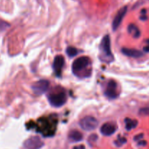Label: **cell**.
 <instances>
[{
  "mask_svg": "<svg viewBox=\"0 0 149 149\" xmlns=\"http://www.w3.org/2000/svg\"><path fill=\"white\" fill-rule=\"evenodd\" d=\"M58 121L54 116L41 118L35 125V129L45 137L53 136L56 131Z\"/></svg>",
  "mask_w": 149,
  "mask_h": 149,
  "instance_id": "obj_1",
  "label": "cell"
},
{
  "mask_svg": "<svg viewBox=\"0 0 149 149\" xmlns=\"http://www.w3.org/2000/svg\"><path fill=\"white\" fill-rule=\"evenodd\" d=\"M100 53L103 61L110 63L113 61V56L111 48V39L109 35H106L103 38L101 45H100Z\"/></svg>",
  "mask_w": 149,
  "mask_h": 149,
  "instance_id": "obj_2",
  "label": "cell"
},
{
  "mask_svg": "<svg viewBox=\"0 0 149 149\" xmlns=\"http://www.w3.org/2000/svg\"><path fill=\"white\" fill-rule=\"evenodd\" d=\"M90 65V59L88 57L82 56L78 58L73 62L72 71L74 74H79L84 70H86Z\"/></svg>",
  "mask_w": 149,
  "mask_h": 149,
  "instance_id": "obj_3",
  "label": "cell"
},
{
  "mask_svg": "<svg viewBox=\"0 0 149 149\" xmlns=\"http://www.w3.org/2000/svg\"><path fill=\"white\" fill-rule=\"evenodd\" d=\"M47 98L51 106L54 107H61L66 102L67 96L64 92H59L49 94L47 96Z\"/></svg>",
  "mask_w": 149,
  "mask_h": 149,
  "instance_id": "obj_4",
  "label": "cell"
},
{
  "mask_svg": "<svg viewBox=\"0 0 149 149\" xmlns=\"http://www.w3.org/2000/svg\"><path fill=\"white\" fill-rule=\"evenodd\" d=\"M80 127L85 131H92L96 129L98 125V122L93 116H87L80 120Z\"/></svg>",
  "mask_w": 149,
  "mask_h": 149,
  "instance_id": "obj_5",
  "label": "cell"
},
{
  "mask_svg": "<svg viewBox=\"0 0 149 149\" xmlns=\"http://www.w3.org/2000/svg\"><path fill=\"white\" fill-rule=\"evenodd\" d=\"M49 87V82L47 80L41 79L37 81H35L31 86V88L34 94L37 95L44 94L48 90Z\"/></svg>",
  "mask_w": 149,
  "mask_h": 149,
  "instance_id": "obj_6",
  "label": "cell"
},
{
  "mask_svg": "<svg viewBox=\"0 0 149 149\" xmlns=\"http://www.w3.org/2000/svg\"><path fill=\"white\" fill-rule=\"evenodd\" d=\"M104 94L109 99H115L118 97L119 94L117 90V84L116 81L113 80H110L108 82Z\"/></svg>",
  "mask_w": 149,
  "mask_h": 149,
  "instance_id": "obj_7",
  "label": "cell"
},
{
  "mask_svg": "<svg viewBox=\"0 0 149 149\" xmlns=\"http://www.w3.org/2000/svg\"><path fill=\"white\" fill-rule=\"evenodd\" d=\"M26 149H39L44 146V143L39 137H31L26 140L23 143Z\"/></svg>",
  "mask_w": 149,
  "mask_h": 149,
  "instance_id": "obj_8",
  "label": "cell"
},
{
  "mask_svg": "<svg viewBox=\"0 0 149 149\" xmlns=\"http://www.w3.org/2000/svg\"><path fill=\"white\" fill-rule=\"evenodd\" d=\"M127 11V6H125V7H123L119 10V12L116 15L114 19H113V23H112V28H113V31H116L119 28V25L121 24L122 20H123L125 15H126Z\"/></svg>",
  "mask_w": 149,
  "mask_h": 149,
  "instance_id": "obj_9",
  "label": "cell"
},
{
  "mask_svg": "<svg viewBox=\"0 0 149 149\" xmlns=\"http://www.w3.org/2000/svg\"><path fill=\"white\" fill-rule=\"evenodd\" d=\"M64 63H65V59H64L63 56L58 55L55 57L52 67H53V69L57 76H60V74H61V70L63 67Z\"/></svg>",
  "mask_w": 149,
  "mask_h": 149,
  "instance_id": "obj_10",
  "label": "cell"
},
{
  "mask_svg": "<svg viewBox=\"0 0 149 149\" xmlns=\"http://www.w3.org/2000/svg\"><path fill=\"white\" fill-rule=\"evenodd\" d=\"M116 127L113 124L109 123V122L105 123L100 127V132L106 136H110V135H113L116 132Z\"/></svg>",
  "mask_w": 149,
  "mask_h": 149,
  "instance_id": "obj_11",
  "label": "cell"
},
{
  "mask_svg": "<svg viewBox=\"0 0 149 149\" xmlns=\"http://www.w3.org/2000/svg\"><path fill=\"white\" fill-rule=\"evenodd\" d=\"M122 52L124 55L132 57V58H140L143 55V52L140 50L135 49H130V48H122Z\"/></svg>",
  "mask_w": 149,
  "mask_h": 149,
  "instance_id": "obj_12",
  "label": "cell"
},
{
  "mask_svg": "<svg viewBox=\"0 0 149 149\" xmlns=\"http://www.w3.org/2000/svg\"><path fill=\"white\" fill-rule=\"evenodd\" d=\"M68 139L71 142H79L83 139V135L77 130H73L68 135Z\"/></svg>",
  "mask_w": 149,
  "mask_h": 149,
  "instance_id": "obj_13",
  "label": "cell"
},
{
  "mask_svg": "<svg viewBox=\"0 0 149 149\" xmlns=\"http://www.w3.org/2000/svg\"><path fill=\"white\" fill-rule=\"evenodd\" d=\"M125 127L127 130H131L134 129L138 125V121L135 120V119H131L129 118H127L125 120Z\"/></svg>",
  "mask_w": 149,
  "mask_h": 149,
  "instance_id": "obj_14",
  "label": "cell"
},
{
  "mask_svg": "<svg viewBox=\"0 0 149 149\" xmlns=\"http://www.w3.org/2000/svg\"><path fill=\"white\" fill-rule=\"evenodd\" d=\"M128 32L132 35L135 38H138L140 36V31L135 25L130 24L128 26Z\"/></svg>",
  "mask_w": 149,
  "mask_h": 149,
  "instance_id": "obj_15",
  "label": "cell"
},
{
  "mask_svg": "<svg viewBox=\"0 0 149 149\" xmlns=\"http://www.w3.org/2000/svg\"><path fill=\"white\" fill-rule=\"evenodd\" d=\"M66 53L68 56L72 58V57L76 56L78 54V49L75 47H68L66 49Z\"/></svg>",
  "mask_w": 149,
  "mask_h": 149,
  "instance_id": "obj_16",
  "label": "cell"
},
{
  "mask_svg": "<svg viewBox=\"0 0 149 149\" xmlns=\"http://www.w3.org/2000/svg\"><path fill=\"white\" fill-rule=\"evenodd\" d=\"M127 140L125 139V138H119V139H118L117 141H116V142H115V144H116L117 146H121L125 144Z\"/></svg>",
  "mask_w": 149,
  "mask_h": 149,
  "instance_id": "obj_17",
  "label": "cell"
},
{
  "mask_svg": "<svg viewBox=\"0 0 149 149\" xmlns=\"http://www.w3.org/2000/svg\"><path fill=\"white\" fill-rule=\"evenodd\" d=\"M140 113L142 115H149V108H143L140 110Z\"/></svg>",
  "mask_w": 149,
  "mask_h": 149,
  "instance_id": "obj_18",
  "label": "cell"
},
{
  "mask_svg": "<svg viewBox=\"0 0 149 149\" xmlns=\"http://www.w3.org/2000/svg\"><path fill=\"white\" fill-rule=\"evenodd\" d=\"M5 25H8V24H7V23L4 21H0V29H4V28L5 29Z\"/></svg>",
  "mask_w": 149,
  "mask_h": 149,
  "instance_id": "obj_19",
  "label": "cell"
},
{
  "mask_svg": "<svg viewBox=\"0 0 149 149\" xmlns=\"http://www.w3.org/2000/svg\"><path fill=\"white\" fill-rule=\"evenodd\" d=\"M73 149H85L84 148V146H76L74 147Z\"/></svg>",
  "mask_w": 149,
  "mask_h": 149,
  "instance_id": "obj_20",
  "label": "cell"
},
{
  "mask_svg": "<svg viewBox=\"0 0 149 149\" xmlns=\"http://www.w3.org/2000/svg\"><path fill=\"white\" fill-rule=\"evenodd\" d=\"M143 49L146 51V52H149V47H144Z\"/></svg>",
  "mask_w": 149,
  "mask_h": 149,
  "instance_id": "obj_21",
  "label": "cell"
},
{
  "mask_svg": "<svg viewBox=\"0 0 149 149\" xmlns=\"http://www.w3.org/2000/svg\"><path fill=\"white\" fill-rule=\"evenodd\" d=\"M148 43L149 44V40H148Z\"/></svg>",
  "mask_w": 149,
  "mask_h": 149,
  "instance_id": "obj_22",
  "label": "cell"
}]
</instances>
